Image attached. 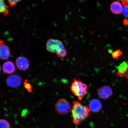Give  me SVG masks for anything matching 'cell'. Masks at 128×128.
Returning <instances> with one entry per match:
<instances>
[{
  "label": "cell",
  "mask_w": 128,
  "mask_h": 128,
  "mask_svg": "<svg viewBox=\"0 0 128 128\" xmlns=\"http://www.w3.org/2000/svg\"></svg>",
  "instance_id": "cell-23"
},
{
  "label": "cell",
  "mask_w": 128,
  "mask_h": 128,
  "mask_svg": "<svg viewBox=\"0 0 128 128\" xmlns=\"http://www.w3.org/2000/svg\"><path fill=\"white\" fill-rule=\"evenodd\" d=\"M124 22H126V23H124V24H126V25H127H127H128V22L126 21V22L124 21Z\"/></svg>",
  "instance_id": "cell-21"
},
{
  "label": "cell",
  "mask_w": 128,
  "mask_h": 128,
  "mask_svg": "<svg viewBox=\"0 0 128 128\" xmlns=\"http://www.w3.org/2000/svg\"><path fill=\"white\" fill-rule=\"evenodd\" d=\"M3 71L7 74L13 73L15 71V67L12 62L8 61L4 63L3 66Z\"/></svg>",
  "instance_id": "cell-12"
},
{
  "label": "cell",
  "mask_w": 128,
  "mask_h": 128,
  "mask_svg": "<svg viewBox=\"0 0 128 128\" xmlns=\"http://www.w3.org/2000/svg\"><path fill=\"white\" fill-rule=\"evenodd\" d=\"M122 54V52L120 50H118L113 52L112 54V56L114 59L117 60Z\"/></svg>",
  "instance_id": "cell-15"
},
{
  "label": "cell",
  "mask_w": 128,
  "mask_h": 128,
  "mask_svg": "<svg viewBox=\"0 0 128 128\" xmlns=\"http://www.w3.org/2000/svg\"><path fill=\"white\" fill-rule=\"evenodd\" d=\"M9 12V7L4 2V0H0V14L6 16Z\"/></svg>",
  "instance_id": "cell-13"
},
{
  "label": "cell",
  "mask_w": 128,
  "mask_h": 128,
  "mask_svg": "<svg viewBox=\"0 0 128 128\" xmlns=\"http://www.w3.org/2000/svg\"><path fill=\"white\" fill-rule=\"evenodd\" d=\"M113 92L111 88L108 86H103L98 89V94L100 98L106 100L111 96Z\"/></svg>",
  "instance_id": "cell-6"
},
{
  "label": "cell",
  "mask_w": 128,
  "mask_h": 128,
  "mask_svg": "<svg viewBox=\"0 0 128 128\" xmlns=\"http://www.w3.org/2000/svg\"><path fill=\"white\" fill-rule=\"evenodd\" d=\"M117 68V76L120 78H124L128 79V60L123 62L120 64Z\"/></svg>",
  "instance_id": "cell-5"
},
{
  "label": "cell",
  "mask_w": 128,
  "mask_h": 128,
  "mask_svg": "<svg viewBox=\"0 0 128 128\" xmlns=\"http://www.w3.org/2000/svg\"><path fill=\"white\" fill-rule=\"evenodd\" d=\"M71 111L73 122L76 125L81 124L85 121L88 118L90 112L89 107L76 100L73 102Z\"/></svg>",
  "instance_id": "cell-1"
},
{
  "label": "cell",
  "mask_w": 128,
  "mask_h": 128,
  "mask_svg": "<svg viewBox=\"0 0 128 128\" xmlns=\"http://www.w3.org/2000/svg\"><path fill=\"white\" fill-rule=\"evenodd\" d=\"M0 128H10L8 122L4 119H0Z\"/></svg>",
  "instance_id": "cell-14"
},
{
  "label": "cell",
  "mask_w": 128,
  "mask_h": 128,
  "mask_svg": "<svg viewBox=\"0 0 128 128\" xmlns=\"http://www.w3.org/2000/svg\"><path fill=\"white\" fill-rule=\"evenodd\" d=\"M110 9L112 12L116 14H119L122 12V7L120 3L114 2L112 4Z\"/></svg>",
  "instance_id": "cell-11"
},
{
  "label": "cell",
  "mask_w": 128,
  "mask_h": 128,
  "mask_svg": "<svg viewBox=\"0 0 128 128\" xmlns=\"http://www.w3.org/2000/svg\"><path fill=\"white\" fill-rule=\"evenodd\" d=\"M89 108L90 111L96 112H100L102 109V104L98 100L93 99L90 102Z\"/></svg>",
  "instance_id": "cell-9"
},
{
  "label": "cell",
  "mask_w": 128,
  "mask_h": 128,
  "mask_svg": "<svg viewBox=\"0 0 128 128\" xmlns=\"http://www.w3.org/2000/svg\"><path fill=\"white\" fill-rule=\"evenodd\" d=\"M70 89L72 93L80 100H82L83 97L88 93V87L87 84L80 80L74 79L72 83Z\"/></svg>",
  "instance_id": "cell-3"
},
{
  "label": "cell",
  "mask_w": 128,
  "mask_h": 128,
  "mask_svg": "<svg viewBox=\"0 0 128 128\" xmlns=\"http://www.w3.org/2000/svg\"><path fill=\"white\" fill-rule=\"evenodd\" d=\"M1 71V68L0 66V72Z\"/></svg>",
  "instance_id": "cell-22"
},
{
  "label": "cell",
  "mask_w": 128,
  "mask_h": 128,
  "mask_svg": "<svg viewBox=\"0 0 128 128\" xmlns=\"http://www.w3.org/2000/svg\"><path fill=\"white\" fill-rule=\"evenodd\" d=\"M46 48L48 52L56 54L59 57L64 58L67 55V51L63 42L58 40L50 39L48 40Z\"/></svg>",
  "instance_id": "cell-2"
},
{
  "label": "cell",
  "mask_w": 128,
  "mask_h": 128,
  "mask_svg": "<svg viewBox=\"0 0 128 128\" xmlns=\"http://www.w3.org/2000/svg\"><path fill=\"white\" fill-rule=\"evenodd\" d=\"M122 12L125 16L128 17V4L124 5Z\"/></svg>",
  "instance_id": "cell-17"
},
{
  "label": "cell",
  "mask_w": 128,
  "mask_h": 128,
  "mask_svg": "<svg viewBox=\"0 0 128 128\" xmlns=\"http://www.w3.org/2000/svg\"><path fill=\"white\" fill-rule=\"evenodd\" d=\"M16 64L19 69L25 70L28 68L29 64L28 60L25 57L22 56L17 58Z\"/></svg>",
  "instance_id": "cell-8"
},
{
  "label": "cell",
  "mask_w": 128,
  "mask_h": 128,
  "mask_svg": "<svg viewBox=\"0 0 128 128\" xmlns=\"http://www.w3.org/2000/svg\"><path fill=\"white\" fill-rule=\"evenodd\" d=\"M26 84L25 85V86H26V88L27 89H28V90H31V87L30 85L28 84H27V83H26Z\"/></svg>",
  "instance_id": "cell-18"
},
{
  "label": "cell",
  "mask_w": 128,
  "mask_h": 128,
  "mask_svg": "<svg viewBox=\"0 0 128 128\" xmlns=\"http://www.w3.org/2000/svg\"><path fill=\"white\" fill-rule=\"evenodd\" d=\"M122 3L124 5L128 4V0H124Z\"/></svg>",
  "instance_id": "cell-19"
},
{
  "label": "cell",
  "mask_w": 128,
  "mask_h": 128,
  "mask_svg": "<svg viewBox=\"0 0 128 128\" xmlns=\"http://www.w3.org/2000/svg\"><path fill=\"white\" fill-rule=\"evenodd\" d=\"M55 109L59 114H66L71 110V106L66 99L61 98L57 101L55 105Z\"/></svg>",
  "instance_id": "cell-4"
},
{
  "label": "cell",
  "mask_w": 128,
  "mask_h": 128,
  "mask_svg": "<svg viewBox=\"0 0 128 128\" xmlns=\"http://www.w3.org/2000/svg\"><path fill=\"white\" fill-rule=\"evenodd\" d=\"M8 3L11 7H13L22 0H8Z\"/></svg>",
  "instance_id": "cell-16"
},
{
  "label": "cell",
  "mask_w": 128,
  "mask_h": 128,
  "mask_svg": "<svg viewBox=\"0 0 128 128\" xmlns=\"http://www.w3.org/2000/svg\"><path fill=\"white\" fill-rule=\"evenodd\" d=\"M10 51L8 47L4 44L0 45V58L7 60L10 56Z\"/></svg>",
  "instance_id": "cell-10"
},
{
  "label": "cell",
  "mask_w": 128,
  "mask_h": 128,
  "mask_svg": "<svg viewBox=\"0 0 128 128\" xmlns=\"http://www.w3.org/2000/svg\"><path fill=\"white\" fill-rule=\"evenodd\" d=\"M4 44V42H3V41L2 40H0V45Z\"/></svg>",
  "instance_id": "cell-20"
},
{
  "label": "cell",
  "mask_w": 128,
  "mask_h": 128,
  "mask_svg": "<svg viewBox=\"0 0 128 128\" xmlns=\"http://www.w3.org/2000/svg\"><path fill=\"white\" fill-rule=\"evenodd\" d=\"M21 82L22 80L20 77L16 75H12L10 76L7 80V84L12 88L18 87Z\"/></svg>",
  "instance_id": "cell-7"
}]
</instances>
